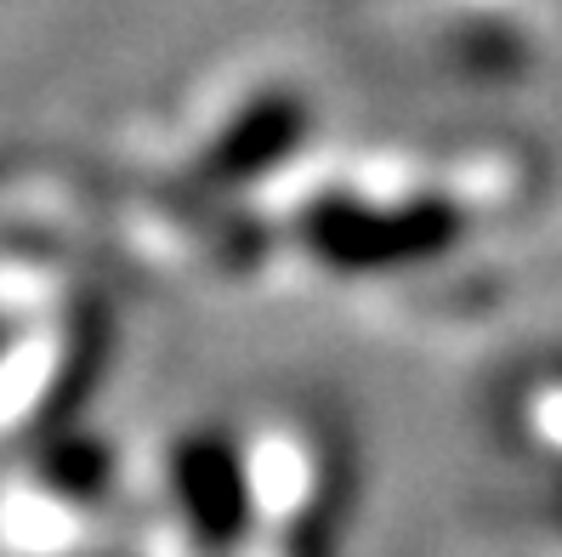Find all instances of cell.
Returning a JSON list of instances; mask_svg holds the SVG:
<instances>
[{
    "mask_svg": "<svg viewBox=\"0 0 562 557\" xmlns=\"http://www.w3.org/2000/svg\"><path fill=\"white\" fill-rule=\"evenodd\" d=\"M171 501L205 552H234L256 512V478L227 438L193 433L171 455Z\"/></svg>",
    "mask_w": 562,
    "mask_h": 557,
    "instance_id": "2",
    "label": "cell"
},
{
    "mask_svg": "<svg viewBox=\"0 0 562 557\" xmlns=\"http://www.w3.org/2000/svg\"><path fill=\"white\" fill-rule=\"evenodd\" d=\"M109 478H114L109 449L91 438H57L41 455V489L69 506H97L109 495Z\"/></svg>",
    "mask_w": 562,
    "mask_h": 557,
    "instance_id": "4",
    "label": "cell"
},
{
    "mask_svg": "<svg viewBox=\"0 0 562 557\" xmlns=\"http://www.w3.org/2000/svg\"><path fill=\"white\" fill-rule=\"evenodd\" d=\"M460 216L438 200H415L404 211H381L370 200H324L307 216V245L341 274H386L404 261L438 256L454 245Z\"/></svg>",
    "mask_w": 562,
    "mask_h": 557,
    "instance_id": "1",
    "label": "cell"
},
{
    "mask_svg": "<svg viewBox=\"0 0 562 557\" xmlns=\"http://www.w3.org/2000/svg\"><path fill=\"white\" fill-rule=\"evenodd\" d=\"M295 131H302V109L261 103V109H250V114L216 143L211 166H216L222 182H245V177H256V171L279 166V154L295 143Z\"/></svg>",
    "mask_w": 562,
    "mask_h": 557,
    "instance_id": "3",
    "label": "cell"
}]
</instances>
